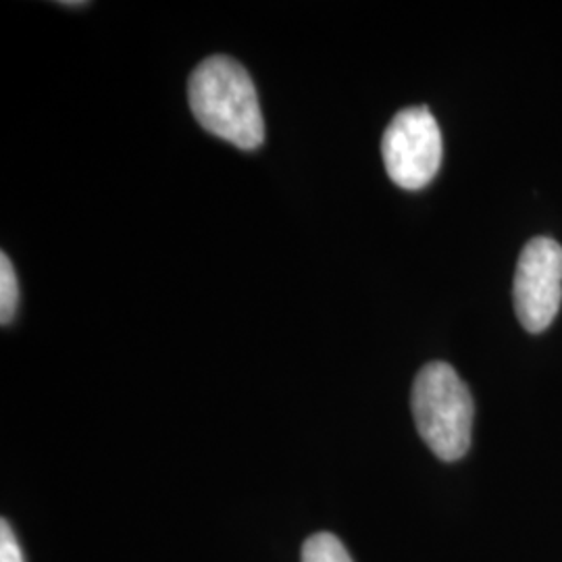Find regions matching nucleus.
Listing matches in <instances>:
<instances>
[{"label":"nucleus","mask_w":562,"mask_h":562,"mask_svg":"<svg viewBox=\"0 0 562 562\" xmlns=\"http://www.w3.org/2000/svg\"><path fill=\"white\" fill-rule=\"evenodd\" d=\"M302 562H352L346 546L334 533H315L302 546Z\"/></svg>","instance_id":"obj_5"},{"label":"nucleus","mask_w":562,"mask_h":562,"mask_svg":"<svg viewBox=\"0 0 562 562\" xmlns=\"http://www.w3.org/2000/svg\"><path fill=\"white\" fill-rule=\"evenodd\" d=\"M515 311L529 334H540L559 315L562 302V246L550 238L525 244L515 273Z\"/></svg>","instance_id":"obj_4"},{"label":"nucleus","mask_w":562,"mask_h":562,"mask_svg":"<svg viewBox=\"0 0 562 562\" xmlns=\"http://www.w3.org/2000/svg\"><path fill=\"white\" fill-rule=\"evenodd\" d=\"M0 562H25L21 554L20 542L11 525L4 519L0 522Z\"/></svg>","instance_id":"obj_7"},{"label":"nucleus","mask_w":562,"mask_h":562,"mask_svg":"<svg viewBox=\"0 0 562 562\" xmlns=\"http://www.w3.org/2000/svg\"><path fill=\"white\" fill-rule=\"evenodd\" d=\"M188 99L194 117L213 136L241 150H255L265 140L259 94L238 60L223 55L202 60L190 76Z\"/></svg>","instance_id":"obj_1"},{"label":"nucleus","mask_w":562,"mask_h":562,"mask_svg":"<svg viewBox=\"0 0 562 562\" xmlns=\"http://www.w3.org/2000/svg\"><path fill=\"white\" fill-rule=\"evenodd\" d=\"M413 417L423 442L446 462L461 461L471 448L475 404L448 362L425 364L413 385Z\"/></svg>","instance_id":"obj_2"},{"label":"nucleus","mask_w":562,"mask_h":562,"mask_svg":"<svg viewBox=\"0 0 562 562\" xmlns=\"http://www.w3.org/2000/svg\"><path fill=\"white\" fill-rule=\"evenodd\" d=\"M442 153V132L427 106L402 109L383 134L385 171L396 186L411 192L422 190L438 176Z\"/></svg>","instance_id":"obj_3"},{"label":"nucleus","mask_w":562,"mask_h":562,"mask_svg":"<svg viewBox=\"0 0 562 562\" xmlns=\"http://www.w3.org/2000/svg\"><path fill=\"white\" fill-rule=\"evenodd\" d=\"M20 304V283L9 257L0 255V323L9 325Z\"/></svg>","instance_id":"obj_6"}]
</instances>
